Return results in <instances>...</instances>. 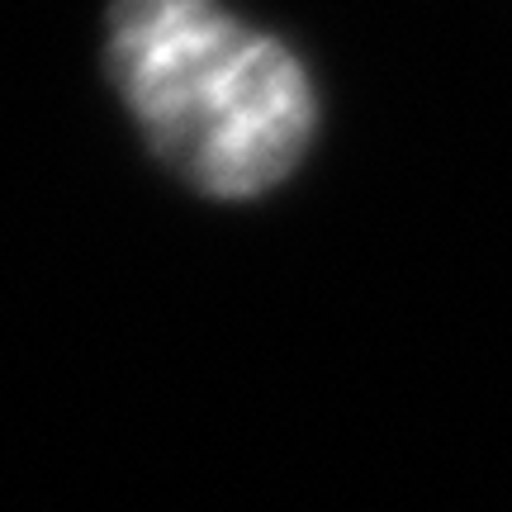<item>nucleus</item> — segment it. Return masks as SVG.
<instances>
[{"mask_svg": "<svg viewBox=\"0 0 512 512\" xmlns=\"http://www.w3.org/2000/svg\"><path fill=\"white\" fill-rule=\"evenodd\" d=\"M105 67L157 162L209 200L290 181L318 133L309 67L219 0H114Z\"/></svg>", "mask_w": 512, "mask_h": 512, "instance_id": "obj_1", "label": "nucleus"}]
</instances>
